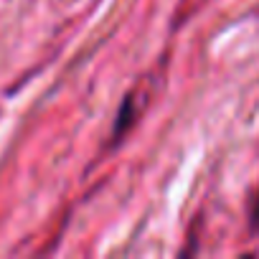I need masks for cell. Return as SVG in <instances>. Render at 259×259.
<instances>
[{"label":"cell","mask_w":259,"mask_h":259,"mask_svg":"<svg viewBox=\"0 0 259 259\" xmlns=\"http://www.w3.org/2000/svg\"><path fill=\"white\" fill-rule=\"evenodd\" d=\"M251 229H254V234H259V196H256L254 211H251Z\"/></svg>","instance_id":"1"}]
</instances>
